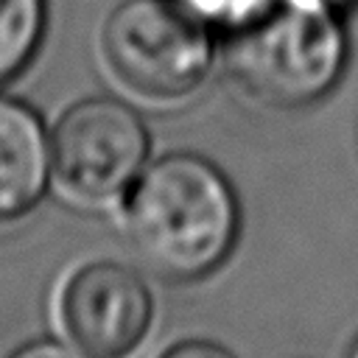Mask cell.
Returning a JSON list of instances; mask_svg holds the SVG:
<instances>
[{
    "label": "cell",
    "instance_id": "3957f363",
    "mask_svg": "<svg viewBox=\"0 0 358 358\" xmlns=\"http://www.w3.org/2000/svg\"><path fill=\"white\" fill-rule=\"evenodd\" d=\"M103 56L115 78L148 101L190 95L213 64L207 22L179 0H126L103 25Z\"/></svg>",
    "mask_w": 358,
    "mask_h": 358
},
{
    "label": "cell",
    "instance_id": "7a4b0ae2",
    "mask_svg": "<svg viewBox=\"0 0 358 358\" xmlns=\"http://www.w3.org/2000/svg\"><path fill=\"white\" fill-rule=\"evenodd\" d=\"M344 56V28L327 0H260L227 42V67L241 90L280 109L324 98Z\"/></svg>",
    "mask_w": 358,
    "mask_h": 358
},
{
    "label": "cell",
    "instance_id": "52a82bcc",
    "mask_svg": "<svg viewBox=\"0 0 358 358\" xmlns=\"http://www.w3.org/2000/svg\"><path fill=\"white\" fill-rule=\"evenodd\" d=\"M45 0H0V84L31 62L45 34Z\"/></svg>",
    "mask_w": 358,
    "mask_h": 358
},
{
    "label": "cell",
    "instance_id": "8fae6325",
    "mask_svg": "<svg viewBox=\"0 0 358 358\" xmlns=\"http://www.w3.org/2000/svg\"><path fill=\"white\" fill-rule=\"evenodd\" d=\"M327 3H333V6H338V3H341V0H327Z\"/></svg>",
    "mask_w": 358,
    "mask_h": 358
},
{
    "label": "cell",
    "instance_id": "6da1fadb",
    "mask_svg": "<svg viewBox=\"0 0 358 358\" xmlns=\"http://www.w3.org/2000/svg\"><path fill=\"white\" fill-rule=\"evenodd\" d=\"M126 238L162 280L187 282L215 271L232 252L241 207L229 179L199 154H165L126 190Z\"/></svg>",
    "mask_w": 358,
    "mask_h": 358
},
{
    "label": "cell",
    "instance_id": "5b68a950",
    "mask_svg": "<svg viewBox=\"0 0 358 358\" xmlns=\"http://www.w3.org/2000/svg\"><path fill=\"white\" fill-rule=\"evenodd\" d=\"M56 313L64 336L90 358H129L154 319L143 277L115 260H92L67 274Z\"/></svg>",
    "mask_w": 358,
    "mask_h": 358
},
{
    "label": "cell",
    "instance_id": "277c9868",
    "mask_svg": "<svg viewBox=\"0 0 358 358\" xmlns=\"http://www.w3.org/2000/svg\"><path fill=\"white\" fill-rule=\"evenodd\" d=\"M148 157V131L140 115L115 98L73 103L50 134L56 187L84 204L126 196Z\"/></svg>",
    "mask_w": 358,
    "mask_h": 358
},
{
    "label": "cell",
    "instance_id": "8992f818",
    "mask_svg": "<svg viewBox=\"0 0 358 358\" xmlns=\"http://www.w3.org/2000/svg\"><path fill=\"white\" fill-rule=\"evenodd\" d=\"M50 171V140L39 115L0 95V224L25 218L42 199Z\"/></svg>",
    "mask_w": 358,
    "mask_h": 358
},
{
    "label": "cell",
    "instance_id": "ba28073f",
    "mask_svg": "<svg viewBox=\"0 0 358 358\" xmlns=\"http://www.w3.org/2000/svg\"><path fill=\"white\" fill-rule=\"evenodd\" d=\"M157 358H235L227 347L207 341V338H182L165 347Z\"/></svg>",
    "mask_w": 358,
    "mask_h": 358
},
{
    "label": "cell",
    "instance_id": "9c48e42d",
    "mask_svg": "<svg viewBox=\"0 0 358 358\" xmlns=\"http://www.w3.org/2000/svg\"><path fill=\"white\" fill-rule=\"evenodd\" d=\"M8 358H90V355L81 352L76 344L67 347V344H62V341L42 338V341H31V344L20 347V350L11 352Z\"/></svg>",
    "mask_w": 358,
    "mask_h": 358
},
{
    "label": "cell",
    "instance_id": "30bf717a",
    "mask_svg": "<svg viewBox=\"0 0 358 358\" xmlns=\"http://www.w3.org/2000/svg\"><path fill=\"white\" fill-rule=\"evenodd\" d=\"M350 358H358V341H355V347H352V352H350Z\"/></svg>",
    "mask_w": 358,
    "mask_h": 358
}]
</instances>
